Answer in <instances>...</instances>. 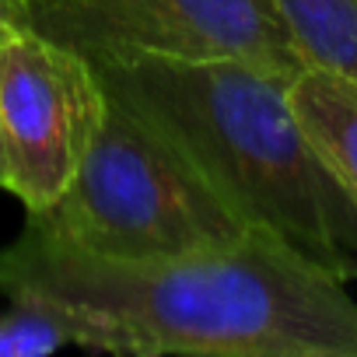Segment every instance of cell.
Here are the masks:
<instances>
[{
    "label": "cell",
    "mask_w": 357,
    "mask_h": 357,
    "mask_svg": "<svg viewBox=\"0 0 357 357\" xmlns=\"http://www.w3.org/2000/svg\"><path fill=\"white\" fill-rule=\"evenodd\" d=\"M0 294L67 312L77 347L197 357H357L347 280L263 225L161 259H109L36 225L0 249Z\"/></svg>",
    "instance_id": "1"
},
{
    "label": "cell",
    "mask_w": 357,
    "mask_h": 357,
    "mask_svg": "<svg viewBox=\"0 0 357 357\" xmlns=\"http://www.w3.org/2000/svg\"><path fill=\"white\" fill-rule=\"evenodd\" d=\"M88 56L105 91L165 130L252 225L357 280V211L291 102L294 74L238 56Z\"/></svg>",
    "instance_id": "2"
},
{
    "label": "cell",
    "mask_w": 357,
    "mask_h": 357,
    "mask_svg": "<svg viewBox=\"0 0 357 357\" xmlns=\"http://www.w3.org/2000/svg\"><path fill=\"white\" fill-rule=\"evenodd\" d=\"M29 225L91 256L161 259L231 242L252 221L165 130L109 95L74 178Z\"/></svg>",
    "instance_id": "3"
},
{
    "label": "cell",
    "mask_w": 357,
    "mask_h": 357,
    "mask_svg": "<svg viewBox=\"0 0 357 357\" xmlns=\"http://www.w3.org/2000/svg\"><path fill=\"white\" fill-rule=\"evenodd\" d=\"M109 91L88 53L29 25L0 39L4 190L25 214L50 211L74 178Z\"/></svg>",
    "instance_id": "4"
},
{
    "label": "cell",
    "mask_w": 357,
    "mask_h": 357,
    "mask_svg": "<svg viewBox=\"0 0 357 357\" xmlns=\"http://www.w3.org/2000/svg\"><path fill=\"white\" fill-rule=\"evenodd\" d=\"M29 25L81 53L238 56L284 74L305 63L270 0H11Z\"/></svg>",
    "instance_id": "5"
},
{
    "label": "cell",
    "mask_w": 357,
    "mask_h": 357,
    "mask_svg": "<svg viewBox=\"0 0 357 357\" xmlns=\"http://www.w3.org/2000/svg\"><path fill=\"white\" fill-rule=\"evenodd\" d=\"M291 102L326 168L357 211V81L322 67H301L291 77Z\"/></svg>",
    "instance_id": "6"
},
{
    "label": "cell",
    "mask_w": 357,
    "mask_h": 357,
    "mask_svg": "<svg viewBox=\"0 0 357 357\" xmlns=\"http://www.w3.org/2000/svg\"><path fill=\"white\" fill-rule=\"evenodd\" d=\"M308 67L357 81V0H270Z\"/></svg>",
    "instance_id": "7"
},
{
    "label": "cell",
    "mask_w": 357,
    "mask_h": 357,
    "mask_svg": "<svg viewBox=\"0 0 357 357\" xmlns=\"http://www.w3.org/2000/svg\"><path fill=\"white\" fill-rule=\"evenodd\" d=\"M0 312V357H46L63 347H77V329L50 301L8 298Z\"/></svg>",
    "instance_id": "8"
},
{
    "label": "cell",
    "mask_w": 357,
    "mask_h": 357,
    "mask_svg": "<svg viewBox=\"0 0 357 357\" xmlns=\"http://www.w3.org/2000/svg\"><path fill=\"white\" fill-rule=\"evenodd\" d=\"M18 29V18H15V4L11 0H0V39H4L8 32Z\"/></svg>",
    "instance_id": "9"
},
{
    "label": "cell",
    "mask_w": 357,
    "mask_h": 357,
    "mask_svg": "<svg viewBox=\"0 0 357 357\" xmlns=\"http://www.w3.org/2000/svg\"><path fill=\"white\" fill-rule=\"evenodd\" d=\"M0 190H4V158H0Z\"/></svg>",
    "instance_id": "10"
}]
</instances>
